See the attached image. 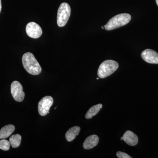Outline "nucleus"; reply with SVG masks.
Here are the masks:
<instances>
[{"mask_svg":"<svg viewBox=\"0 0 158 158\" xmlns=\"http://www.w3.org/2000/svg\"><path fill=\"white\" fill-rule=\"evenodd\" d=\"M131 18V15L127 13L117 15L112 18L104 27L107 31L114 30L127 24Z\"/></svg>","mask_w":158,"mask_h":158,"instance_id":"nucleus-2","label":"nucleus"},{"mask_svg":"<svg viewBox=\"0 0 158 158\" xmlns=\"http://www.w3.org/2000/svg\"><path fill=\"white\" fill-rule=\"evenodd\" d=\"M53 98L50 96L44 97L38 103V110L40 115L45 116L49 113L50 109L53 103Z\"/></svg>","mask_w":158,"mask_h":158,"instance_id":"nucleus-5","label":"nucleus"},{"mask_svg":"<svg viewBox=\"0 0 158 158\" xmlns=\"http://www.w3.org/2000/svg\"><path fill=\"white\" fill-rule=\"evenodd\" d=\"M116 156L118 158H131V156L128 155L126 153L122 152H118L116 153Z\"/></svg>","mask_w":158,"mask_h":158,"instance_id":"nucleus-16","label":"nucleus"},{"mask_svg":"<svg viewBox=\"0 0 158 158\" xmlns=\"http://www.w3.org/2000/svg\"><path fill=\"white\" fill-rule=\"evenodd\" d=\"M141 58L145 62L151 64H158V54L155 51L147 49L141 54Z\"/></svg>","mask_w":158,"mask_h":158,"instance_id":"nucleus-8","label":"nucleus"},{"mask_svg":"<svg viewBox=\"0 0 158 158\" xmlns=\"http://www.w3.org/2000/svg\"><path fill=\"white\" fill-rule=\"evenodd\" d=\"M99 78H97V80H98Z\"/></svg>","mask_w":158,"mask_h":158,"instance_id":"nucleus-20","label":"nucleus"},{"mask_svg":"<svg viewBox=\"0 0 158 158\" xmlns=\"http://www.w3.org/2000/svg\"><path fill=\"white\" fill-rule=\"evenodd\" d=\"M15 130L13 125L9 124L5 126L0 130V139H5L9 137Z\"/></svg>","mask_w":158,"mask_h":158,"instance_id":"nucleus-11","label":"nucleus"},{"mask_svg":"<svg viewBox=\"0 0 158 158\" xmlns=\"http://www.w3.org/2000/svg\"><path fill=\"white\" fill-rule=\"evenodd\" d=\"M22 137L20 135L16 134L11 136L9 138V142L13 148L19 147L21 142Z\"/></svg>","mask_w":158,"mask_h":158,"instance_id":"nucleus-14","label":"nucleus"},{"mask_svg":"<svg viewBox=\"0 0 158 158\" xmlns=\"http://www.w3.org/2000/svg\"><path fill=\"white\" fill-rule=\"evenodd\" d=\"M99 138L96 135H92L85 139L83 143V148L85 149H90L98 144Z\"/></svg>","mask_w":158,"mask_h":158,"instance_id":"nucleus-10","label":"nucleus"},{"mask_svg":"<svg viewBox=\"0 0 158 158\" xmlns=\"http://www.w3.org/2000/svg\"><path fill=\"white\" fill-rule=\"evenodd\" d=\"M10 147L9 141L5 139L0 140V149L4 151L9 150Z\"/></svg>","mask_w":158,"mask_h":158,"instance_id":"nucleus-15","label":"nucleus"},{"mask_svg":"<svg viewBox=\"0 0 158 158\" xmlns=\"http://www.w3.org/2000/svg\"><path fill=\"white\" fill-rule=\"evenodd\" d=\"M123 140L130 146H135L138 142V137L131 131H127L123 135Z\"/></svg>","mask_w":158,"mask_h":158,"instance_id":"nucleus-9","label":"nucleus"},{"mask_svg":"<svg viewBox=\"0 0 158 158\" xmlns=\"http://www.w3.org/2000/svg\"><path fill=\"white\" fill-rule=\"evenodd\" d=\"M81 128L78 126H74L71 128L65 134V138L69 142L73 141L76 136L79 135Z\"/></svg>","mask_w":158,"mask_h":158,"instance_id":"nucleus-12","label":"nucleus"},{"mask_svg":"<svg viewBox=\"0 0 158 158\" xmlns=\"http://www.w3.org/2000/svg\"><path fill=\"white\" fill-rule=\"evenodd\" d=\"M156 3L157 5V6H158V0H156Z\"/></svg>","mask_w":158,"mask_h":158,"instance_id":"nucleus-18","label":"nucleus"},{"mask_svg":"<svg viewBox=\"0 0 158 158\" xmlns=\"http://www.w3.org/2000/svg\"><path fill=\"white\" fill-rule=\"evenodd\" d=\"M11 92L13 98L16 101L21 102L25 97V93L23 91L22 85L17 81H14L11 83Z\"/></svg>","mask_w":158,"mask_h":158,"instance_id":"nucleus-6","label":"nucleus"},{"mask_svg":"<svg viewBox=\"0 0 158 158\" xmlns=\"http://www.w3.org/2000/svg\"><path fill=\"white\" fill-rule=\"evenodd\" d=\"M71 8L67 3H62L59 6L57 17V24L59 27H64L70 16Z\"/></svg>","mask_w":158,"mask_h":158,"instance_id":"nucleus-4","label":"nucleus"},{"mask_svg":"<svg viewBox=\"0 0 158 158\" xmlns=\"http://www.w3.org/2000/svg\"><path fill=\"white\" fill-rule=\"evenodd\" d=\"M120 139H121V141H122V140H123V137H121V138H120Z\"/></svg>","mask_w":158,"mask_h":158,"instance_id":"nucleus-19","label":"nucleus"},{"mask_svg":"<svg viewBox=\"0 0 158 158\" xmlns=\"http://www.w3.org/2000/svg\"><path fill=\"white\" fill-rule=\"evenodd\" d=\"M2 1H1V0H0V13H1V11H2Z\"/></svg>","mask_w":158,"mask_h":158,"instance_id":"nucleus-17","label":"nucleus"},{"mask_svg":"<svg viewBox=\"0 0 158 158\" xmlns=\"http://www.w3.org/2000/svg\"><path fill=\"white\" fill-rule=\"evenodd\" d=\"M102 107V105L101 104H98L91 107L86 113L85 118L87 119H90L92 118L94 116H95L98 113Z\"/></svg>","mask_w":158,"mask_h":158,"instance_id":"nucleus-13","label":"nucleus"},{"mask_svg":"<svg viewBox=\"0 0 158 158\" xmlns=\"http://www.w3.org/2000/svg\"><path fill=\"white\" fill-rule=\"evenodd\" d=\"M118 67V62L112 60H107L102 62L98 71L100 78L103 79L114 73Z\"/></svg>","mask_w":158,"mask_h":158,"instance_id":"nucleus-3","label":"nucleus"},{"mask_svg":"<svg viewBox=\"0 0 158 158\" xmlns=\"http://www.w3.org/2000/svg\"><path fill=\"white\" fill-rule=\"evenodd\" d=\"M26 31L29 37L34 39L39 38L42 34V29L40 26L37 23L33 22L27 24Z\"/></svg>","mask_w":158,"mask_h":158,"instance_id":"nucleus-7","label":"nucleus"},{"mask_svg":"<svg viewBox=\"0 0 158 158\" xmlns=\"http://www.w3.org/2000/svg\"><path fill=\"white\" fill-rule=\"evenodd\" d=\"M23 66L26 70L33 75H39L42 71L41 66L34 55L31 52L24 54L22 57Z\"/></svg>","mask_w":158,"mask_h":158,"instance_id":"nucleus-1","label":"nucleus"}]
</instances>
